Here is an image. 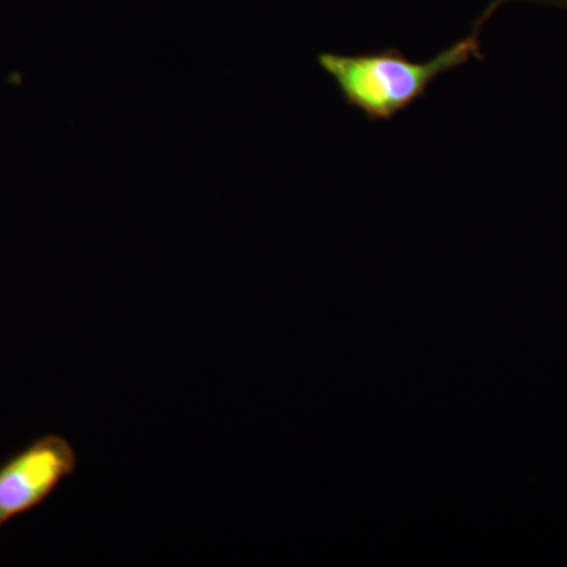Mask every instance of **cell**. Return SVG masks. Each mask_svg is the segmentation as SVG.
Listing matches in <instances>:
<instances>
[{
	"label": "cell",
	"mask_w": 567,
	"mask_h": 567,
	"mask_svg": "<svg viewBox=\"0 0 567 567\" xmlns=\"http://www.w3.org/2000/svg\"><path fill=\"white\" fill-rule=\"evenodd\" d=\"M476 21L464 39L440 51L431 61H413L398 48L353 52H320L317 63L331 78L347 106L371 123L393 122L429 92L431 85L466 63L483 61Z\"/></svg>",
	"instance_id": "cell-1"
},
{
	"label": "cell",
	"mask_w": 567,
	"mask_h": 567,
	"mask_svg": "<svg viewBox=\"0 0 567 567\" xmlns=\"http://www.w3.org/2000/svg\"><path fill=\"white\" fill-rule=\"evenodd\" d=\"M509 2V0H494V2L488 6V9L484 11V13L488 14V17H492L494 14V11L498 9V6H502V3ZM537 2H547V3H555V6H566L567 7V0H537Z\"/></svg>",
	"instance_id": "cell-3"
},
{
	"label": "cell",
	"mask_w": 567,
	"mask_h": 567,
	"mask_svg": "<svg viewBox=\"0 0 567 567\" xmlns=\"http://www.w3.org/2000/svg\"><path fill=\"white\" fill-rule=\"evenodd\" d=\"M78 457L69 440L44 435L0 465V527L47 502Z\"/></svg>",
	"instance_id": "cell-2"
}]
</instances>
